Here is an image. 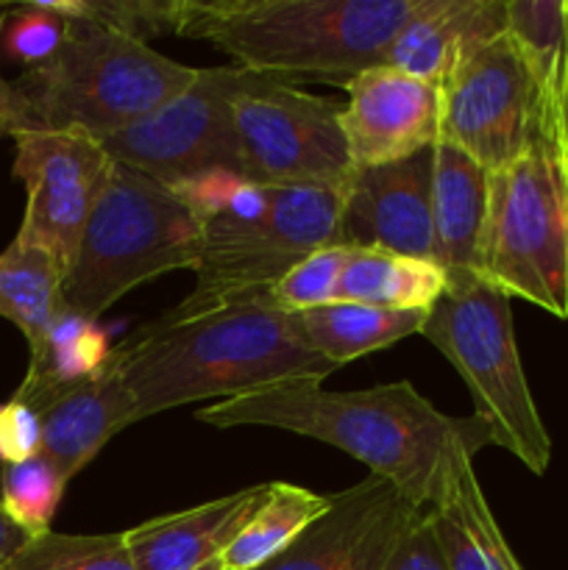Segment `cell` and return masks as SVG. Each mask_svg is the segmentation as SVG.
Masks as SVG:
<instances>
[{"instance_id": "obj_30", "label": "cell", "mask_w": 568, "mask_h": 570, "mask_svg": "<svg viewBox=\"0 0 568 570\" xmlns=\"http://www.w3.org/2000/svg\"><path fill=\"white\" fill-rule=\"evenodd\" d=\"M67 28L70 20L56 11L50 0L22 3L17 9H6L0 26V50L26 70H33L59 53L67 39Z\"/></svg>"}, {"instance_id": "obj_29", "label": "cell", "mask_w": 568, "mask_h": 570, "mask_svg": "<svg viewBox=\"0 0 568 570\" xmlns=\"http://www.w3.org/2000/svg\"><path fill=\"white\" fill-rule=\"evenodd\" d=\"M65 17H81L117 33L148 42L161 33H178L184 0H50Z\"/></svg>"}, {"instance_id": "obj_38", "label": "cell", "mask_w": 568, "mask_h": 570, "mask_svg": "<svg viewBox=\"0 0 568 570\" xmlns=\"http://www.w3.org/2000/svg\"><path fill=\"white\" fill-rule=\"evenodd\" d=\"M0 11H6V3H0Z\"/></svg>"}, {"instance_id": "obj_31", "label": "cell", "mask_w": 568, "mask_h": 570, "mask_svg": "<svg viewBox=\"0 0 568 570\" xmlns=\"http://www.w3.org/2000/svg\"><path fill=\"white\" fill-rule=\"evenodd\" d=\"M349 245H329L301 259L276 287L271 289V301L284 315L317 309L337 301L340 276L349 262Z\"/></svg>"}, {"instance_id": "obj_28", "label": "cell", "mask_w": 568, "mask_h": 570, "mask_svg": "<svg viewBox=\"0 0 568 570\" xmlns=\"http://www.w3.org/2000/svg\"><path fill=\"white\" fill-rule=\"evenodd\" d=\"M6 570H137L126 532L48 534L31 538Z\"/></svg>"}, {"instance_id": "obj_37", "label": "cell", "mask_w": 568, "mask_h": 570, "mask_svg": "<svg viewBox=\"0 0 568 570\" xmlns=\"http://www.w3.org/2000/svg\"><path fill=\"white\" fill-rule=\"evenodd\" d=\"M3 14H6V11H0V26H3Z\"/></svg>"}, {"instance_id": "obj_13", "label": "cell", "mask_w": 568, "mask_h": 570, "mask_svg": "<svg viewBox=\"0 0 568 570\" xmlns=\"http://www.w3.org/2000/svg\"><path fill=\"white\" fill-rule=\"evenodd\" d=\"M393 484L368 473L329 495V507L259 570H384L418 515Z\"/></svg>"}, {"instance_id": "obj_33", "label": "cell", "mask_w": 568, "mask_h": 570, "mask_svg": "<svg viewBox=\"0 0 568 570\" xmlns=\"http://www.w3.org/2000/svg\"><path fill=\"white\" fill-rule=\"evenodd\" d=\"M384 570H449L445 568L443 554H440L438 543H434L432 527H429L427 510L412 521L404 538L395 546L393 557H390Z\"/></svg>"}, {"instance_id": "obj_25", "label": "cell", "mask_w": 568, "mask_h": 570, "mask_svg": "<svg viewBox=\"0 0 568 570\" xmlns=\"http://www.w3.org/2000/svg\"><path fill=\"white\" fill-rule=\"evenodd\" d=\"M109 337L98 321L61 309L45 337L42 351L28 360V373L20 390H53L95 376L111 356Z\"/></svg>"}, {"instance_id": "obj_32", "label": "cell", "mask_w": 568, "mask_h": 570, "mask_svg": "<svg viewBox=\"0 0 568 570\" xmlns=\"http://www.w3.org/2000/svg\"><path fill=\"white\" fill-rule=\"evenodd\" d=\"M42 454V417L28 401L11 395L0 404V465H20Z\"/></svg>"}, {"instance_id": "obj_36", "label": "cell", "mask_w": 568, "mask_h": 570, "mask_svg": "<svg viewBox=\"0 0 568 570\" xmlns=\"http://www.w3.org/2000/svg\"><path fill=\"white\" fill-rule=\"evenodd\" d=\"M562 154H566V167H568V87H566V98H562Z\"/></svg>"}, {"instance_id": "obj_21", "label": "cell", "mask_w": 568, "mask_h": 570, "mask_svg": "<svg viewBox=\"0 0 568 570\" xmlns=\"http://www.w3.org/2000/svg\"><path fill=\"white\" fill-rule=\"evenodd\" d=\"M293 321L306 345L317 356L340 367L373 351L390 348L412 334H421L427 315L334 301V304L293 315Z\"/></svg>"}, {"instance_id": "obj_26", "label": "cell", "mask_w": 568, "mask_h": 570, "mask_svg": "<svg viewBox=\"0 0 568 570\" xmlns=\"http://www.w3.org/2000/svg\"><path fill=\"white\" fill-rule=\"evenodd\" d=\"M507 33L546 95L562 104L568 87L566 0H507Z\"/></svg>"}, {"instance_id": "obj_14", "label": "cell", "mask_w": 568, "mask_h": 570, "mask_svg": "<svg viewBox=\"0 0 568 570\" xmlns=\"http://www.w3.org/2000/svg\"><path fill=\"white\" fill-rule=\"evenodd\" d=\"M340 111L354 170L427 154L440 139V87L390 65L368 67L345 81Z\"/></svg>"}, {"instance_id": "obj_23", "label": "cell", "mask_w": 568, "mask_h": 570, "mask_svg": "<svg viewBox=\"0 0 568 570\" xmlns=\"http://www.w3.org/2000/svg\"><path fill=\"white\" fill-rule=\"evenodd\" d=\"M445 289L449 278L438 262L376 248H351L340 276L337 301L427 315Z\"/></svg>"}, {"instance_id": "obj_7", "label": "cell", "mask_w": 568, "mask_h": 570, "mask_svg": "<svg viewBox=\"0 0 568 570\" xmlns=\"http://www.w3.org/2000/svg\"><path fill=\"white\" fill-rule=\"evenodd\" d=\"M477 276L568 321V167L562 131L490 173Z\"/></svg>"}, {"instance_id": "obj_24", "label": "cell", "mask_w": 568, "mask_h": 570, "mask_svg": "<svg viewBox=\"0 0 568 570\" xmlns=\"http://www.w3.org/2000/svg\"><path fill=\"white\" fill-rule=\"evenodd\" d=\"M326 507L329 495H317L298 484L271 482L265 504L228 546L221 570H259L273 557L282 554Z\"/></svg>"}, {"instance_id": "obj_19", "label": "cell", "mask_w": 568, "mask_h": 570, "mask_svg": "<svg viewBox=\"0 0 568 570\" xmlns=\"http://www.w3.org/2000/svg\"><path fill=\"white\" fill-rule=\"evenodd\" d=\"M490 173L445 142L432 148V232L434 262L449 287L473 282L479 243L488 220Z\"/></svg>"}, {"instance_id": "obj_18", "label": "cell", "mask_w": 568, "mask_h": 570, "mask_svg": "<svg viewBox=\"0 0 568 570\" xmlns=\"http://www.w3.org/2000/svg\"><path fill=\"white\" fill-rule=\"evenodd\" d=\"M507 31V0H421L382 65L443 83L462 59Z\"/></svg>"}, {"instance_id": "obj_2", "label": "cell", "mask_w": 568, "mask_h": 570, "mask_svg": "<svg viewBox=\"0 0 568 570\" xmlns=\"http://www.w3.org/2000/svg\"><path fill=\"white\" fill-rule=\"evenodd\" d=\"M115 362L137 410V423L193 401H228L273 384L326 379L337 367L301 337L293 315L271 295L234 301L189 317L161 315Z\"/></svg>"}, {"instance_id": "obj_9", "label": "cell", "mask_w": 568, "mask_h": 570, "mask_svg": "<svg viewBox=\"0 0 568 570\" xmlns=\"http://www.w3.org/2000/svg\"><path fill=\"white\" fill-rule=\"evenodd\" d=\"M560 131L562 104L546 95L507 31L440 83L438 142L462 150L488 173Z\"/></svg>"}, {"instance_id": "obj_12", "label": "cell", "mask_w": 568, "mask_h": 570, "mask_svg": "<svg viewBox=\"0 0 568 570\" xmlns=\"http://www.w3.org/2000/svg\"><path fill=\"white\" fill-rule=\"evenodd\" d=\"M11 139V173L26 187V212L17 237L45 248L70 271L115 159L100 139L81 131L20 128Z\"/></svg>"}, {"instance_id": "obj_17", "label": "cell", "mask_w": 568, "mask_h": 570, "mask_svg": "<svg viewBox=\"0 0 568 570\" xmlns=\"http://www.w3.org/2000/svg\"><path fill=\"white\" fill-rule=\"evenodd\" d=\"M267 493L271 482L254 484L128 529L126 546L134 566L137 570H221L223 554L259 512Z\"/></svg>"}, {"instance_id": "obj_35", "label": "cell", "mask_w": 568, "mask_h": 570, "mask_svg": "<svg viewBox=\"0 0 568 570\" xmlns=\"http://www.w3.org/2000/svg\"><path fill=\"white\" fill-rule=\"evenodd\" d=\"M28 534L22 529H17L9 518L0 515V570L9 568V562L14 560L17 551L28 543Z\"/></svg>"}, {"instance_id": "obj_27", "label": "cell", "mask_w": 568, "mask_h": 570, "mask_svg": "<svg viewBox=\"0 0 568 570\" xmlns=\"http://www.w3.org/2000/svg\"><path fill=\"white\" fill-rule=\"evenodd\" d=\"M70 479L45 454L20 465H3L0 473V515L9 518L28 538L50 532L56 510Z\"/></svg>"}, {"instance_id": "obj_10", "label": "cell", "mask_w": 568, "mask_h": 570, "mask_svg": "<svg viewBox=\"0 0 568 570\" xmlns=\"http://www.w3.org/2000/svg\"><path fill=\"white\" fill-rule=\"evenodd\" d=\"M343 104L256 78L232 106L239 176L265 187H326L345 193L354 165L340 126Z\"/></svg>"}, {"instance_id": "obj_1", "label": "cell", "mask_w": 568, "mask_h": 570, "mask_svg": "<svg viewBox=\"0 0 568 570\" xmlns=\"http://www.w3.org/2000/svg\"><path fill=\"white\" fill-rule=\"evenodd\" d=\"M195 421L215 429H278L326 443L393 484L418 510L438 501L462 456H477L490 443L477 417L445 415L410 382L334 393L317 379H298L200 406Z\"/></svg>"}, {"instance_id": "obj_11", "label": "cell", "mask_w": 568, "mask_h": 570, "mask_svg": "<svg viewBox=\"0 0 568 570\" xmlns=\"http://www.w3.org/2000/svg\"><path fill=\"white\" fill-rule=\"evenodd\" d=\"M256 78L262 76L239 67H198L184 92L137 126L106 139L104 148L117 165L170 187L212 170L239 173L232 106Z\"/></svg>"}, {"instance_id": "obj_16", "label": "cell", "mask_w": 568, "mask_h": 570, "mask_svg": "<svg viewBox=\"0 0 568 570\" xmlns=\"http://www.w3.org/2000/svg\"><path fill=\"white\" fill-rule=\"evenodd\" d=\"M42 417V454L65 473L76 476L98 456L115 434L137 423V410L111 351L109 362L84 382L53 390H17Z\"/></svg>"}, {"instance_id": "obj_3", "label": "cell", "mask_w": 568, "mask_h": 570, "mask_svg": "<svg viewBox=\"0 0 568 570\" xmlns=\"http://www.w3.org/2000/svg\"><path fill=\"white\" fill-rule=\"evenodd\" d=\"M421 0H184L178 37L206 39L239 70L354 78L384 61Z\"/></svg>"}, {"instance_id": "obj_4", "label": "cell", "mask_w": 568, "mask_h": 570, "mask_svg": "<svg viewBox=\"0 0 568 570\" xmlns=\"http://www.w3.org/2000/svg\"><path fill=\"white\" fill-rule=\"evenodd\" d=\"M67 20L59 53L11 81L26 111L22 128L81 131L106 142L195 81L198 67L167 59L148 42L81 17Z\"/></svg>"}, {"instance_id": "obj_8", "label": "cell", "mask_w": 568, "mask_h": 570, "mask_svg": "<svg viewBox=\"0 0 568 570\" xmlns=\"http://www.w3.org/2000/svg\"><path fill=\"white\" fill-rule=\"evenodd\" d=\"M262 215L204 220L195 287L167 315L189 317L271 289L315 250L343 245V193L326 187H267Z\"/></svg>"}, {"instance_id": "obj_6", "label": "cell", "mask_w": 568, "mask_h": 570, "mask_svg": "<svg viewBox=\"0 0 568 570\" xmlns=\"http://www.w3.org/2000/svg\"><path fill=\"white\" fill-rule=\"evenodd\" d=\"M421 337L462 376L473 417L490 443L543 476L551 462V438L523 373L510 298L482 278L449 287L427 312Z\"/></svg>"}, {"instance_id": "obj_34", "label": "cell", "mask_w": 568, "mask_h": 570, "mask_svg": "<svg viewBox=\"0 0 568 570\" xmlns=\"http://www.w3.org/2000/svg\"><path fill=\"white\" fill-rule=\"evenodd\" d=\"M26 126V111H22V100L17 95L14 83L0 78V139L6 134H14Z\"/></svg>"}, {"instance_id": "obj_5", "label": "cell", "mask_w": 568, "mask_h": 570, "mask_svg": "<svg viewBox=\"0 0 568 570\" xmlns=\"http://www.w3.org/2000/svg\"><path fill=\"white\" fill-rule=\"evenodd\" d=\"M204 220L176 187L134 167H111L61 284L67 309L98 321L139 284L195 271Z\"/></svg>"}, {"instance_id": "obj_20", "label": "cell", "mask_w": 568, "mask_h": 570, "mask_svg": "<svg viewBox=\"0 0 568 570\" xmlns=\"http://www.w3.org/2000/svg\"><path fill=\"white\" fill-rule=\"evenodd\" d=\"M427 518L449 570H523L490 512L473 456L457 462Z\"/></svg>"}, {"instance_id": "obj_22", "label": "cell", "mask_w": 568, "mask_h": 570, "mask_svg": "<svg viewBox=\"0 0 568 570\" xmlns=\"http://www.w3.org/2000/svg\"><path fill=\"white\" fill-rule=\"evenodd\" d=\"M65 276L67 271L53 254L17 234L0 250V317L20 328L31 356L42 351L56 315L65 309Z\"/></svg>"}, {"instance_id": "obj_39", "label": "cell", "mask_w": 568, "mask_h": 570, "mask_svg": "<svg viewBox=\"0 0 568 570\" xmlns=\"http://www.w3.org/2000/svg\"><path fill=\"white\" fill-rule=\"evenodd\" d=\"M566 9H568V0H566Z\"/></svg>"}, {"instance_id": "obj_15", "label": "cell", "mask_w": 568, "mask_h": 570, "mask_svg": "<svg viewBox=\"0 0 568 570\" xmlns=\"http://www.w3.org/2000/svg\"><path fill=\"white\" fill-rule=\"evenodd\" d=\"M343 245L434 262L432 150L354 170L343 193Z\"/></svg>"}]
</instances>
